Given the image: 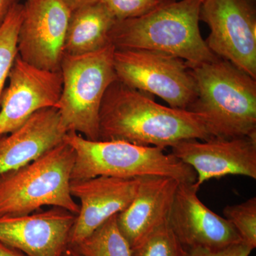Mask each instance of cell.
I'll return each mask as SVG.
<instances>
[{
  "label": "cell",
  "instance_id": "1",
  "mask_svg": "<svg viewBox=\"0 0 256 256\" xmlns=\"http://www.w3.org/2000/svg\"><path fill=\"white\" fill-rule=\"evenodd\" d=\"M203 119L186 110L156 104L152 96L116 80L106 90L99 117V140L164 150L188 140L212 139Z\"/></svg>",
  "mask_w": 256,
  "mask_h": 256
},
{
  "label": "cell",
  "instance_id": "2",
  "mask_svg": "<svg viewBox=\"0 0 256 256\" xmlns=\"http://www.w3.org/2000/svg\"><path fill=\"white\" fill-rule=\"evenodd\" d=\"M203 0H162L154 10L140 18L116 20L109 42L118 50L162 52L182 58L188 66L216 60L200 33Z\"/></svg>",
  "mask_w": 256,
  "mask_h": 256
},
{
  "label": "cell",
  "instance_id": "3",
  "mask_svg": "<svg viewBox=\"0 0 256 256\" xmlns=\"http://www.w3.org/2000/svg\"><path fill=\"white\" fill-rule=\"evenodd\" d=\"M188 66L197 97L186 110L203 119L212 138L256 137V79L220 58Z\"/></svg>",
  "mask_w": 256,
  "mask_h": 256
},
{
  "label": "cell",
  "instance_id": "4",
  "mask_svg": "<svg viewBox=\"0 0 256 256\" xmlns=\"http://www.w3.org/2000/svg\"><path fill=\"white\" fill-rule=\"evenodd\" d=\"M75 153L64 141L18 169L0 174V217L30 214L44 206L77 215L70 194Z\"/></svg>",
  "mask_w": 256,
  "mask_h": 256
},
{
  "label": "cell",
  "instance_id": "5",
  "mask_svg": "<svg viewBox=\"0 0 256 256\" xmlns=\"http://www.w3.org/2000/svg\"><path fill=\"white\" fill-rule=\"evenodd\" d=\"M65 141L75 153L72 180L98 176L124 178L162 176L180 183L196 182V173L191 166L172 153L166 154L161 148L119 140H89L76 132H68Z\"/></svg>",
  "mask_w": 256,
  "mask_h": 256
},
{
  "label": "cell",
  "instance_id": "6",
  "mask_svg": "<svg viewBox=\"0 0 256 256\" xmlns=\"http://www.w3.org/2000/svg\"><path fill=\"white\" fill-rule=\"evenodd\" d=\"M116 48L112 44L82 55L64 54L60 112L67 132L92 141L99 140V117L106 90L118 80L114 68Z\"/></svg>",
  "mask_w": 256,
  "mask_h": 256
},
{
  "label": "cell",
  "instance_id": "7",
  "mask_svg": "<svg viewBox=\"0 0 256 256\" xmlns=\"http://www.w3.org/2000/svg\"><path fill=\"white\" fill-rule=\"evenodd\" d=\"M114 62L119 82L158 96L170 107L188 110L196 100V82L182 58L154 50L116 48Z\"/></svg>",
  "mask_w": 256,
  "mask_h": 256
},
{
  "label": "cell",
  "instance_id": "8",
  "mask_svg": "<svg viewBox=\"0 0 256 256\" xmlns=\"http://www.w3.org/2000/svg\"><path fill=\"white\" fill-rule=\"evenodd\" d=\"M200 20L212 53L256 79V0H203Z\"/></svg>",
  "mask_w": 256,
  "mask_h": 256
},
{
  "label": "cell",
  "instance_id": "9",
  "mask_svg": "<svg viewBox=\"0 0 256 256\" xmlns=\"http://www.w3.org/2000/svg\"><path fill=\"white\" fill-rule=\"evenodd\" d=\"M70 15L60 0H26L18 33V56L36 68L60 72Z\"/></svg>",
  "mask_w": 256,
  "mask_h": 256
},
{
  "label": "cell",
  "instance_id": "10",
  "mask_svg": "<svg viewBox=\"0 0 256 256\" xmlns=\"http://www.w3.org/2000/svg\"><path fill=\"white\" fill-rule=\"evenodd\" d=\"M0 99V137L18 129L37 111L60 105V72L42 70L16 57Z\"/></svg>",
  "mask_w": 256,
  "mask_h": 256
},
{
  "label": "cell",
  "instance_id": "11",
  "mask_svg": "<svg viewBox=\"0 0 256 256\" xmlns=\"http://www.w3.org/2000/svg\"><path fill=\"white\" fill-rule=\"evenodd\" d=\"M172 154L194 170V185L227 175L256 178V137L208 140H188L172 146Z\"/></svg>",
  "mask_w": 256,
  "mask_h": 256
},
{
  "label": "cell",
  "instance_id": "12",
  "mask_svg": "<svg viewBox=\"0 0 256 256\" xmlns=\"http://www.w3.org/2000/svg\"><path fill=\"white\" fill-rule=\"evenodd\" d=\"M194 183H180L168 222L186 250H218L242 242L232 224L200 200Z\"/></svg>",
  "mask_w": 256,
  "mask_h": 256
},
{
  "label": "cell",
  "instance_id": "13",
  "mask_svg": "<svg viewBox=\"0 0 256 256\" xmlns=\"http://www.w3.org/2000/svg\"><path fill=\"white\" fill-rule=\"evenodd\" d=\"M76 218V215L60 207L0 217V242L26 256H64Z\"/></svg>",
  "mask_w": 256,
  "mask_h": 256
},
{
  "label": "cell",
  "instance_id": "14",
  "mask_svg": "<svg viewBox=\"0 0 256 256\" xmlns=\"http://www.w3.org/2000/svg\"><path fill=\"white\" fill-rule=\"evenodd\" d=\"M139 184V178L108 176L72 180L70 194L80 204L70 234V246L82 242L111 217L126 210L134 200Z\"/></svg>",
  "mask_w": 256,
  "mask_h": 256
},
{
  "label": "cell",
  "instance_id": "15",
  "mask_svg": "<svg viewBox=\"0 0 256 256\" xmlns=\"http://www.w3.org/2000/svg\"><path fill=\"white\" fill-rule=\"evenodd\" d=\"M67 134L58 109L37 111L21 127L0 137V174L36 160L64 142Z\"/></svg>",
  "mask_w": 256,
  "mask_h": 256
},
{
  "label": "cell",
  "instance_id": "16",
  "mask_svg": "<svg viewBox=\"0 0 256 256\" xmlns=\"http://www.w3.org/2000/svg\"><path fill=\"white\" fill-rule=\"evenodd\" d=\"M139 178L134 200L126 210L116 215L119 230L131 248L168 220L180 184L168 176H146Z\"/></svg>",
  "mask_w": 256,
  "mask_h": 256
},
{
  "label": "cell",
  "instance_id": "17",
  "mask_svg": "<svg viewBox=\"0 0 256 256\" xmlns=\"http://www.w3.org/2000/svg\"><path fill=\"white\" fill-rule=\"evenodd\" d=\"M116 21L100 2L72 12L66 35L65 54H86L111 44L109 33Z\"/></svg>",
  "mask_w": 256,
  "mask_h": 256
},
{
  "label": "cell",
  "instance_id": "18",
  "mask_svg": "<svg viewBox=\"0 0 256 256\" xmlns=\"http://www.w3.org/2000/svg\"><path fill=\"white\" fill-rule=\"evenodd\" d=\"M73 247L82 256H131L132 248L121 234L116 216Z\"/></svg>",
  "mask_w": 256,
  "mask_h": 256
},
{
  "label": "cell",
  "instance_id": "19",
  "mask_svg": "<svg viewBox=\"0 0 256 256\" xmlns=\"http://www.w3.org/2000/svg\"><path fill=\"white\" fill-rule=\"evenodd\" d=\"M22 14L23 4L20 3L13 8L0 26V99L18 56V33Z\"/></svg>",
  "mask_w": 256,
  "mask_h": 256
},
{
  "label": "cell",
  "instance_id": "20",
  "mask_svg": "<svg viewBox=\"0 0 256 256\" xmlns=\"http://www.w3.org/2000/svg\"><path fill=\"white\" fill-rule=\"evenodd\" d=\"M188 250L172 230L168 220L132 248L131 256H186Z\"/></svg>",
  "mask_w": 256,
  "mask_h": 256
},
{
  "label": "cell",
  "instance_id": "21",
  "mask_svg": "<svg viewBox=\"0 0 256 256\" xmlns=\"http://www.w3.org/2000/svg\"><path fill=\"white\" fill-rule=\"evenodd\" d=\"M224 218L236 230L242 242L256 247V197H252L238 204L228 205L224 208Z\"/></svg>",
  "mask_w": 256,
  "mask_h": 256
},
{
  "label": "cell",
  "instance_id": "22",
  "mask_svg": "<svg viewBox=\"0 0 256 256\" xmlns=\"http://www.w3.org/2000/svg\"><path fill=\"white\" fill-rule=\"evenodd\" d=\"M162 0H100L117 21L140 18L154 10Z\"/></svg>",
  "mask_w": 256,
  "mask_h": 256
},
{
  "label": "cell",
  "instance_id": "23",
  "mask_svg": "<svg viewBox=\"0 0 256 256\" xmlns=\"http://www.w3.org/2000/svg\"><path fill=\"white\" fill-rule=\"evenodd\" d=\"M186 250V256H249L254 249L244 242H240L218 250L193 248Z\"/></svg>",
  "mask_w": 256,
  "mask_h": 256
},
{
  "label": "cell",
  "instance_id": "24",
  "mask_svg": "<svg viewBox=\"0 0 256 256\" xmlns=\"http://www.w3.org/2000/svg\"><path fill=\"white\" fill-rule=\"evenodd\" d=\"M20 1L21 0H0V26L13 8L16 4H20Z\"/></svg>",
  "mask_w": 256,
  "mask_h": 256
},
{
  "label": "cell",
  "instance_id": "25",
  "mask_svg": "<svg viewBox=\"0 0 256 256\" xmlns=\"http://www.w3.org/2000/svg\"><path fill=\"white\" fill-rule=\"evenodd\" d=\"M60 1L72 12L75 11L79 8H82V6L100 2V0H60Z\"/></svg>",
  "mask_w": 256,
  "mask_h": 256
},
{
  "label": "cell",
  "instance_id": "26",
  "mask_svg": "<svg viewBox=\"0 0 256 256\" xmlns=\"http://www.w3.org/2000/svg\"><path fill=\"white\" fill-rule=\"evenodd\" d=\"M0 256H26L22 252L0 242Z\"/></svg>",
  "mask_w": 256,
  "mask_h": 256
},
{
  "label": "cell",
  "instance_id": "27",
  "mask_svg": "<svg viewBox=\"0 0 256 256\" xmlns=\"http://www.w3.org/2000/svg\"><path fill=\"white\" fill-rule=\"evenodd\" d=\"M64 256H82V254H79L73 247L69 246L68 249L66 250Z\"/></svg>",
  "mask_w": 256,
  "mask_h": 256
},
{
  "label": "cell",
  "instance_id": "28",
  "mask_svg": "<svg viewBox=\"0 0 256 256\" xmlns=\"http://www.w3.org/2000/svg\"><path fill=\"white\" fill-rule=\"evenodd\" d=\"M166 1H176V0H166Z\"/></svg>",
  "mask_w": 256,
  "mask_h": 256
}]
</instances>
